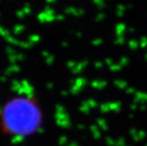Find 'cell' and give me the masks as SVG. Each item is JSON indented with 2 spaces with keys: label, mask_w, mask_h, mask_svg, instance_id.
Listing matches in <instances>:
<instances>
[{
  "label": "cell",
  "mask_w": 147,
  "mask_h": 146,
  "mask_svg": "<svg viewBox=\"0 0 147 146\" xmlns=\"http://www.w3.org/2000/svg\"><path fill=\"white\" fill-rule=\"evenodd\" d=\"M42 115L34 98L19 95L7 100L0 111V129L8 137H26L42 124Z\"/></svg>",
  "instance_id": "obj_1"
}]
</instances>
